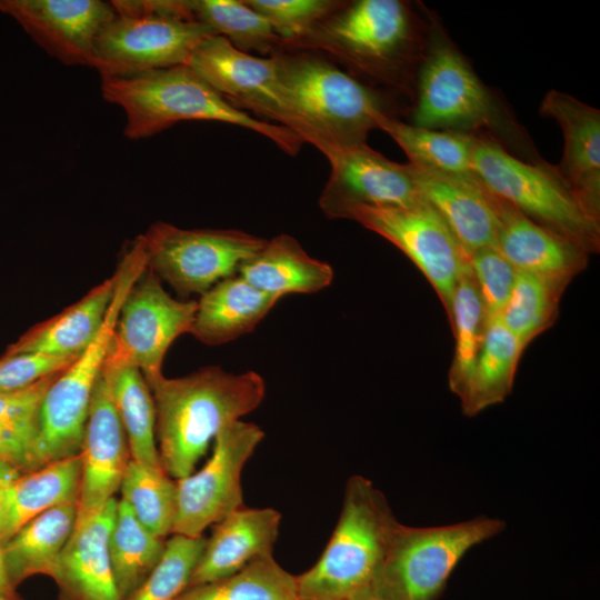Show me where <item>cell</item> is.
<instances>
[{
    "instance_id": "obj_1",
    "label": "cell",
    "mask_w": 600,
    "mask_h": 600,
    "mask_svg": "<svg viewBox=\"0 0 600 600\" xmlns=\"http://www.w3.org/2000/svg\"><path fill=\"white\" fill-rule=\"evenodd\" d=\"M430 13L420 1H343L283 52H319L360 82L401 98L411 108Z\"/></svg>"
},
{
    "instance_id": "obj_2",
    "label": "cell",
    "mask_w": 600,
    "mask_h": 600,
    "mask_svg": "<svg viewBox=\"0 0 600 600\" xmlns=\"http://www.w3.org/2000/svg\"><path fill=\"white\" fill-rule=\"evenodd\" d=\"M408 116V123L417 127L484 138L522 161H546L514 111L480 79L433 10Z\"/></svg>"
},
{
    "instance_id": "obj_3",
    "label": "cell",
    "mask_w": 600,
    "mask_h": 600,
    "mask_svg": "<svg viewBox=\"0 0 600 600\" xmlns=\"http://www.w3.org/2000/svg\"><path fill=\"white\" fill-rule=\"evenodd\" d=\"M148 386L160 462L174 480L193 472L217 434L258 408L266 396L259 373H230L217 366L179 378L161 376Z\"/></svg>"
},
{
    "instance_id": "obj_4",
    "label": "cell",
    "mask_w": 600,
    "mask_h": 600,
    "mask_svg": "<svg viewBox=\"0 0 600 600\" xmlns=\"http://www.w3.org/2000/svg\"><path fill=\"white\" fill-rule=\"evenodd\" d=\"M276 57L299 137L327 159L367 144L379 116L409 112L393 94L360 82L319 52L286 51Z\"/></svg>"
},
{
    "instance_id": "obj_5",
    "label": "cell",
    "mask_w": 600,
    "mask_h": 600,
    "mask_svg": "<svg viewBox=\"0 0 600 600\" xmlns=\"http://www.w3.org/2000/svg\"><path fill=\"white\" fill-rule=\"evenodd\" d=\"M106 101L122 108L128 139L152 137L180 121H218L239 126L271 140L289 156L304 143L291 130L264 122L230 104L189 66L101 78Z\"/></svg>"
},
{
    "instance_id": "obj_6",
    "label": "cell",
    "mask_w": 600,
    "mask_h": 600,
    "mask_svg": "<svg viewBox=\"0 0 600 600\" xmlns=\"http://www.w3.org/2000/svg\"><path fill=\"white\" fill-rule=\"evenodd\" d=\"M397 524L384 494L369 479L349 478L328 544L316 564L297 576L300 600H350L370 589Z\"/></svg>"
},
{
    "instance_id": "obj_7",
    "label": "cell",
    "mask_w": 600,
    "mask_h": 600,
    "mask_svg": "<svg viewBox=\"0 0 600 600\" xmlns=\"http://www.w3.org/2000/svg\"><path fill=\"white\" fill-rule=\"evenodd\" d=\"M116 13L99 32L92 68L101 78L188 64L194 49L216 36L196 21L187 0H113Z\"/></svg>"
},
{
    "instance_id": "obj_8",
    "label": "cell",
    "mask_w": 600,
    "mask_h": 600,
    "mask_svg": "<svg viewBox=\"0 0 600 600\" xmlns=\"http://www.w3.org/2000/svg\"><path fill=\"white\" fill-rule=\"evenodd\" d=\"M146 267L143 250L130 246L117 269V286L99 332L48 388L39 411V468L80 453L93 390L111 346L122 300Z\"/></svg>"
},
{
    "instance_id": "obj_9",
    "label": "cell",
    "mask_w": 600,
    "mask_h": 600,
    "mask_svg": "<svg viewBox=\"0 0 600 600\" xmlns=\"http://www.w3.org/2000/svg\"><path fill=\"white\" fill-rule=\"evenodd\" d=\"M472 171L492 193L524 217L573 242L587 253L598 251L599 221L580 204L554 164L522 161L497 143L477 138Z\"/></svg>"
},
{
    "instance_id": "obj_10",
    "label": "cell",
    "mask_w": 600,
    "mask_h": 600,
    "mask_svg": "<svg viewBox=\"0 0 600 600\" xmlns=\"http://www.w3.org/2000/svg\"><path fill=\"white\" fill-rule=\"evenodd\" d=\"M504 526L484 516L437 527L398 522L369 590L383 600H437L463 556Z\"/></svg>"
},
{
    "instance_id": "obj_11",
    "label": "cell",
    "mask_w": 600,
    "mask_h": 600,
    "mask_svg": "<svg viewBox=\"0 0 600 600\" xmlns=\"http://www.w3.org/2000/svg\"><path fill=\"white\" fill-rule=\"evenodd\" d=\"M140 237L148 267L182 298L233 276L267 241L238 229H182L162 221Z\"/></svg>"
},
{
    "instance_id": "obj_12",
    "label": "cell",
    "mask_w": 600,
    "mask_h": 600,
    "mask_svg": "<svg viewBox=\"0 0 600 600\" xmlns=\"http://www.w3.org/2000/svg\"><path fill=\"white\" fill-rule=\"evenodd\" d=\"M196 311V300L171 297L147 264L122 300L104 364L134 367L152 382L163 376L173 341L190 333Z\"/></svg>"
},
{
    "instance_id": "obj_13",
    "label": "cell",
    "mask_w": 600,
    "mask_h": 600,
    "mask_svg": "<svg viewBox=\"0 0 600 600\" xmlns=\"http://www.w3.org/2000/svg\"><path fill=\"white\" fill-rule=\"evenodd\" d=\"M341 219L353 220L400 249L424 274L448 313L469 256L443 218L424 200L412 207L348 208Z\"/></svg>"
},
{
    "instance_id": "obj_14",
    "label": "cell",
    "mask_w": 600,
    "mask_h": 600,
    "mask_svg": "<svg viewBox=\"0 0 600 600\" xmlns=\"http://www.w3.org/2000/svg\"><path fill=\"white\" fill-rule=\"evenodd\" d=\"M264 438L256 423L234 421L213 440L212 454L197 472L176 480L172 534L200 537L211 524L243 507L241 473Z\"/></svg>"
},
{
    "instance_id": "obj_15",
    "label": "cell",
    "mask_w": 600,
    "mask_h": 600,
    "mask_svg": "<svg viewBox=\"0 0 600 600\" xmlns=\"http://www.w3.org/2000/svg\"><path fill=\"white\" fill-rule=\"evenodd\" d=\"M187 66L237 109L249 110L259 120L282 126L299 137L276 54L253 56L221 36H212L194 49Z\"/></svg>"
},
{
    "instance_id": "obj_16",
    "label": "cell",
    "mask_w": 600,
    "mask_h": 600,
    "mask_svg": "<svg viewBox=\"0 0 600 600\" xmlns=\"http://www.w3.org/2000/svg\"><path fill=\"white\" fill-rule=\"evenodd\" d=\"M330 176L319 197L329 219L353 206L412 207L424 201L409 163L389 160L368 144L328 158Z\"/></svg>"
},
{
    "instance_id": "obj_17",
    "label": "cell",
    "mask_w": 600,
    "mask_h": 600,
    "mask_svg": "<svg viewBox=\"0 0 600 600\" xmlns=\"http://www.w3.org/2000/svg\"><path fill=\"white\" fill-rule=\"evenodd\" d=\"M0 11L49 56L91 68L97 37L116 13L111 2L100 0H0Z\"/></svg>"
},
{
    "instance_id": "obj_18",
    "label": "cell",
    "mask_w": 600,
    "mask_h": 600,
    "mask_svg": "<svg viewBox=\"0 0 600 600\" xmlns=\"http://www.w3.org/2000/svg\"><path fill=\"white\" fill-rule=\"evenodd\" d=\"M80 453L81 486L72 533L114 497L131 459L124 429L102 373L93 390Z\"/></svg>"
},
{
    "instance_id": "obj_19",
    "label": "cell",
    "mask_w": 600,
    "mask_h": 600,
    "mask_svg": "<svg viewBox=\"0 0 600 600\" xmlns=\"http://www.w3.org/2000/svg\"><path fill=\"white\" fill-rule=\"evenodd\" d=\"M539 112L552 118L564 139L562 159L556 170L580 204L600 220V110L569 93L550 90Z\"/></svg>"
},
{
    "instance_id": "obj_20",
    "label": "cell",
    "mask_w": 600,
    "mask_h": 600,
    "mask_svg": "<svg viewBox=\"0 0 600 600\" xmlns=\"http://www.w3.org/2000/svg\"><path fill=\"white\" fill-rule=\"evenodd\" d=\"M409 167L421 196L443 218L468 256L481 248H496L499 198L474 172L456 174Z\"/></svg>"
},
{
    "instance_id": "obj_21",
    "label": "cell",
    "mask_w": 600,
    "mask_h": 600,
    "mask_svg": "<svg viewBox=\"0 0 600 600\" xmlns=\"http://www.w3.org/2000/svg\"><path fill=\"white\" fill-rule=\"evenodd\" d=\"M496 248L517 271L537 276L562 289L586 266L588 254L501 198Z\"/></svg>"
},
{
    "instance_id": "obj_22",
    "label": "cell",
    "mask_w": 600,
    "mask_h": 600,
    "mask_svg": "<svg viewBox=\"0 0 600 600\" xmlns=\"http://www.w3.org/2000/svg\"><path fill=\"white\" fill-rule=\"evenodd\" d=\"M280 522L281 513L273 508L246 506L220 520L206 540L188 588L229 577L254 559L273 553Z\"/></svg>"
},
{
    "instance_id": "obj_23",
    "label": "cell",
    "mask_w": 600,
    "mask_h": 600,
    "mask_svg": "<svg viewBox=\"0 0 600 600\" xmlns=\"http://www.w3.org/2000/svg\"><path fill=\"white\" fill-rule=\"evenodd\" d=\"M118 499L112 498L84 527L72 533L51 577L61 600H121L112 574L108 541Z\"/></svg>"
},
{
    "instance_id": "obj_24",
    "label": "cell",
    "mask_w": 600,
    "mask_h": 600,
    "mask_svg": "<svg viewBox=\"0 0 600 600\" xmlns=\"http://www.w3.org/2000/svg\"><path fill=\"white\" fill-rule=\"evenodd\" d=\"M82 473L81 453L19 473L0 497V542L6 543L38 514L61 506L77 504Z\"/></svg>"
},
{
    "instance_id": "obj_25",
    "label": "cell",
    "mask_w": 600,
    "mask_h": 600,
    "mask_svg": "<svg viewBox=\"0 0 600 600\" xmlns=\"http://www.w3.org/2000/svg\"><path fill=\"white\" fill-rule=\"evenodd\" d=\"M118 281V272L93 287L79 301L30 328L11 343L2 357L41 353L59 357L80 354L99 332Z\"/></svg>"
},
{
    "instance_id": "obj_26",
    "label": "cell",
    "mask_w": 600,
    "mask_h": 600,
    "mask_svg": "<svg viewBox=\"0 0 600 600\" xmlns=\"http://www.w3.org/2000/svg\"><path fill=\"white\" fill-rule=\"evenodd\" d=\"M279 300L230 276L200 296L190 333L208 346L233 341L251 332Z\"/></svg>"
},
{
    "instance_id": "obj_27",
    "label": "cell",
    "mask_w": 600,
    "mask_h": 600,
    "mask_svg": "<svg viewBox=\"0 0 600 600\" xmlns=\"http://www.w3.org/2000/svg\"><path fill=\"white\" fill-rule=\"evenodd\" d=\"M238 274L257 289L281 297L289 293H316L333 279L328 262L311 257L292 236L282 233L238 268Z\"/></svg>"
},
{
    "instance_id": "obj_28",
    "label": "cell",
    "mask_w": 600,
    "mask_h": 600,
    "mask_svg": "<svg viewBox=\"0 0 600 600\" xmlns=\"http://www.w3.org/2000/svg\"><path fill=\"white\" fill-rule=\"evenodd\" d=\"M76 518L77 504L51 508L28 521L2 544L3 566L13 589L33 574H51L73 532Z\"/></svg>"
},
{
    "instance_id": "obj_29",
    "label": "cell",
    "mask_w": 600,
    "mask_h": 600,
    "mask_svg": "<svg viewBox=\"0 0 600 600\" xmlns=\"http://www.w3.org/2000/svg\"><path fill=\"white\" fill-rule=\"evenodd\" d=\"M523 349L499 317L487 320L477 362L459 396L464 416L473 417L509 396Z\"/></svg>"
},
{
    "instance_id": "obj_30",
    "label": "cell",
    "mask_w": 600,
    "mask_h": 600,
    "mask_svg": "<svg viewBox=\"0 0 600 600\" xmlns=\"http://www.w3.org/2000/svg\"><path fill=\"white\" fill-rule=\"evenodd\" d=\"M101 373L124 429L131 459L162 468L156 439L154 403L144 377L129 366L103 364Z\"/></svg>"
},
{
    "instance_id": "obj_31",
    "label": "cell",
    "mask_w": 600,
    "mask_h": 600,
    "mask_svg": "<svg viewBox=\"0 0 600 600\" xmlns=\"http://www.w3.org/2000/svg\"><path fill=\"white\" fill-rule=\"evenodd\" d=\"M377 128L404 151L409 163L430 171L466 174L472 171L476 139L472 136L417 127L381 114Z\"/></svg>"
},
{
    "instance_id": "obj_32",
    "label": "cell",
    "mask_w": 600,
    "mask_h": 600,
    "mask_svg": "<svg viewBox=\"0 0 600 600\" xmlns=\"http://www.w3.org/2000/svg\"><path fill=\"white\" fill-rule=\"evenodd\" d=\"M166 539L151 533L118 500L108 550L116 587L121 600H127L147 579L161 559Z\"/></svg>"
},
{
    "instance_id": "obj_33",
    "label": "cell",
    "mask_w": 600,
    "mask_h": 600,
    "mask_svg": "<svg viewBox=\"0 0 600 600\" xmlns=\"http://www.w3.org/2000/svg\"><path fill=\"white\" fill-rule=\"evenodd\" d=\"M176 600H300L297 576L273 553L261 556L236 573L186 589Z\"/></svg>"
},
{
    "instance_id": "obj_34",
    "label": "cell",
    "mask_w": 600,
    "mask_h": 600,
    "mask_svg": "<svg viewBox=\"0 0 600 600\" xmlns=\"http://www.w3.org/2000/svg\"><path fill=\"white\" fill-rule=\"evenodd\" d=\"M192 18L237 49L263 56L282 52V40L269 22L244 0H187Z\"/></svg>"
},
{
    "instance_id": "obj_35",
    "label": "cell",
    "mask_w": 600,
    "mask_h": 600,
    "mask_svg": "<svg viewBox=\"0 0 600 600\" xmlns=\"http://www.w3.org/2000/svg\"><path fill=\"white\" fill-rule=\"evenodd\" d=\"M119 490L121 500L151 533L163 539L172 533L177 483L162 468H151L130 459Z\"/></svg>"
},
{
    "instance_id": "obj_36",
    "label": "cell",
    "mask_w": 600,
    "mask_h": 600,
    "mask_svg": "<svg viewBox=\"0 0 600 600\" xmlns=\"http://www.w3.org/2000/svg\"><path fill=\"white\" fill-rule=\"evenodd\" d=\"M456 347L449 371L450 390L461 394L477 362L486 330V311L470 264L460 276L449 310Z\"/></svg>"
},
{
    "instance_id": "obj_37",
    "label": "cell",
    "mask_w": 600,
    "mask_h": 600,
    "mask_svg": "<svg viewBox=\"0 0 600 600\" xmlns=\"http://www.w3.org/2000/svg\"><path fill=\"white\" fill-rule=\"evenodd\" d=\"M561 290L542 278L517 271L499 318L524 348L551 324Z\"/></svg>"
},
{
    "instance_id": "obj_38",
    "label": "cell",
    "mask_w": 600,
    "mask_h": 600,
    "mask_svg": "<svg viewBox=\"0 0 600 600\" xmlns=\"http://www.w3.org/2000/svg\"><path fill=\"white\" fill-rule=\"evenodd\" d=\"M206 540L172 534L157 566L127 600H176L188 588Z\"/></svg>"
},
{
    "instance_id": "obj_39",
    "label": "cell",
    "mask_w": 600,
    "mask_h": 600,
    "mask_svg": "<svg viewBox=\"0 0 600 600\" xmlns=\"http://www.w3.org/2000/svg\"><path fill=\"white\" fill-rule=\"evenodd\" d=\"M58 373L47 376L19 390L0 392V432L22 449L32 470L39 468L37 447L40 407Z\"/></svg>"
},
{
    "instance_id": "obj_40",
    "label": "cell",
    "mask_w": 600,
    "mask_h": 600,
    "mask_svg": "<svg viewBox=\"0 0 600 600\" xmlns=\"http://www.w3.org/2000/svg\"><path fill=\"white\" fill-rule=\"evenodd\" d=\"M261 14L287 46L306 36L318 22L336 11L340 0H244Z\"/></svg>"
},
{
    "instance_id": "obj_41",
    "label": "cell",
    "mask_w": 600,
    "mask_h": 600,
    "mask_svg": "<svg viewBox=\"0 0 600 600\" xmlns=\"http://www.w3.org/2000/svg\"><path fill=\"white\" fill-rule=\"evenodd\" d=\"M469 264L487 320L498 318L511 293L517 270L494 247L471 252Z\"/></svg>"
},
{
    "instance_id": "obj_42",
    "label": "cell",
    "mask_w": 600,
    "mask_h": 600,
    "mask_svg": "<svg viewBox=\"0 0 600 600\" xmlns=\"http://www.w3.org/2000/svg\"><path fill=\"white\" fill-rule=\"evenodd\" d=\"M78 356L59 357L22 353L2 357L0 359V392L22 389L47 376L60 372Z\"/></svg>"
},
{
    "instance_id": "obj_43",
    "label": "cell",
    "mask_w": 600,
    "mask_h": 600,
    "mask_svg": "<svg viewBox=\"0 0 600 600\" xmlns=\"http://www.w3.org/2000/svg\"><path fill=\"white\" fill-rule=\"evenodd\" d=\"M19 473L21 472L16 468L0 460V497L7 483ZM16 599L14 589L11 587L4 570L0 542V600Z\"/></svg>"
},
{
    "instance_id": "obj_44",
    "label": "cell",
    "mask_w": 600,
    "mask_h": 600,
    "mask_svg": "<svg viewBox=\"0 0 600 600\" xmlns=\"http://www.w3.org/2000/svg\"><path fill=\"white\" fill-rule=\"evenodd\" d=\"M0 460L12 466L21 473L32 470L31 463L22 449L1 432Z\"/></svg>"
},
{
    "instance_id": "obj_45",
    "label": "cell",
    "mask_w": 600,
    "mask_h": 600,
    "mask_svg": "<svg viewBox=\"0 0 600 600\" xmlns=\"http://www.w3.org/2000/svg\"><path fill=\"white\" fill-rule=\"evenodd\" d=\"M350 600H383V599L374 596L369 589H367L357 593Z\"/></svg>"
},
{
    "instance_id": "obj_46",
    "label": "cell",
    "mask_w": 600,
    "mask_h": 600,
    "mask_svg": "<svg viewBox=\"0 0 600 600\" xmlns=\"http://www.w3.org/2000/svg\"><path fill=\"white\" fill-rule=\"evenodd\" d=\"M16 600H19V599H16Z\"/></svg>"
}]
</instances>
